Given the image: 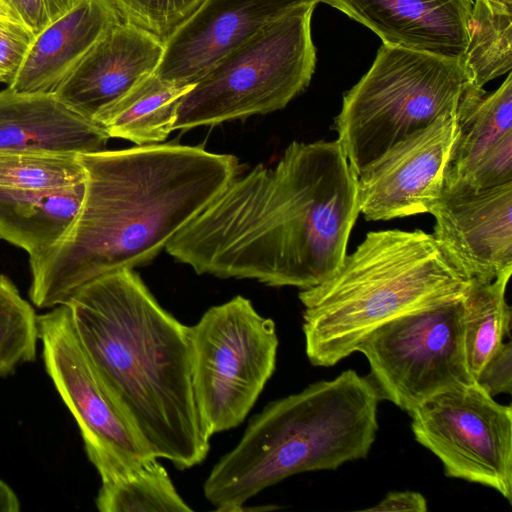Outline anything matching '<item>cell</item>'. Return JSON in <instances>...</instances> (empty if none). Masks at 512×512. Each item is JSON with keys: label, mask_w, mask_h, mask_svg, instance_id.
<instances>
[{"label": "cell", "mask_w": 512, "mask_h": 512, "mask_svg": "<svg viewBox=\"0 0 512 512\" xmlns=\"http://www.w3.org/2000/svg\"><path fill=\"white\" fill-rule=\"evenodd\" d=\"M486 2L512 10V0H485Z\"/></svg>", "instance_id": "cell-35"}, {"label": "cell", "mask_w": 512, "mask_h": 512, "mask_svg": "<svg viewBox=\"0 0 512 512\" xmlns=\"http://www.w3.org/2000/svg\"><path fill=\"white\" fill-rule=\"evenodd\" d=\"M85 181L79 155L0 149V188L53 189Z\"/></svg>", "instance_id": "cell-25"}, {"label": "cell", "mask_w": 512, "mask_h": 512, "mask_svg": "<svg viewBox=\"0 0 512 512\" xmlns=\"http://www.w3.org/2000/svg\"><path fill=\"white\" fill-rule=\"evenodd\" d=\"M467 83L460 58L382 44L334 121L355 173L437 119L456 115Z\"/></svg>", "instance_id": "cell-6"}, {"label": "cell", "mask_w": 512, "mask_h": 512, "mask_svg": "<svg viewBox=\"0 0 512 512\" xmlns=\"http://www.w3.org/2000/svg\"><path fill=\"white\" fill-rule=\"evenodd\" d=\"M316 6L272 22L216 63L183 97L174 130L267 114L303 92L316 66Z\"/></svg>", "instance_id": "cell-7"}, {"label": "cell", "mask_w": 512, "mask_h": 512, "mask_svg": "<svg viewBox=\"0 0 512 512\" xmlns=\"http://www.w3.org/2000/svg\"><path fill=\"white\" fill-rule=\"evenodd\" d=\"M377 34L383 44L460 58L473 0H320Z\"/></svg>", "instance_id": "cell-16"}, {"label": "cell", "mask_w": 512, "mask_h": 512, "mask_svg": "<svg viewBox=\"0 0 512 512\" xmlns=\"http://www.w3.org/2000/svg\"><path fill=\"white\" fill-rule=\"evenodd\" d=\"M86 181L53 189L0 188V239L23 249L29 259L54 247L81 208Z\"/></svg>", "instance_id": "cell-19"}, {"label": "cell", "mask_w": 512, "mask_h": 512, "mask_svg": "<svg viewBox=\"0 0 512 512\" xmlns=\"http://www.w3.org/2000/svg\"><path fill=\"white\" fill-rule=\"evenodd\" d=\"M457 133V114L437 119L388 149L357 174L366 220L428 213L441 196Z\"/></svg>", "instance_id": "cell-12"}, {"label": "cell", "mask_w": 512, "mask_h": 512, "mask_svg": "<svg viewBox=\"0 0 512 512\" xmlns=\"http://www.w3.org/2000/svg\"><path fill=\"white\" fill-rule=\"evenodd\" d=\"M121 18L112 0H73L37 34L7 86L19 93H54Z\"/></svg>", "instance_id": "cell-18"}, {"label": "cell", "mask_w": 512, "mask_h": 512, "mask_svg": "<svg viewBox=\"0 0 512 512\" xmlns=\"http://www.w3.org/2000/svg\"><path fill=\"white\" fill-rule=\"evenodd\" d=\"M20 501L7 483L0 480V512H18Z\"/></svg>", "instance_id": "cell-33"}, {"label": "cell", "mask_w": 512, "mask_h": 512, "mask_svg": "<svg viewBox=\"0 0 512 512\" xmlns=\"http://www.w3.org/2000/svg\"><path fill=\"white\" fill-rule=\"evenodd\" d=\"M188 330L196 404L212 437L244 421L273 375L276 326L237 295L210 307Z\"/></svg>", "instance_id": "cell-8"}, {"label": "cell", "mask_w": 512, "mask_h": 512, "mask_svg": "<svg viewBox=\"0 0 512 512\" xmlns=\"http://www.w3.org/2000/svg\"><path fill=\"white\" fill-rule=\"evenodd\" d=\"M75 332L150 454L186 470L211 436L196 404L188 326L131 268L97 277L65 303Z\"/></svg>", "instance_id": "cell-3"}, {"label": "cell", "mask_w": 512, "mask_h": 512, "mask_svg": "<svg viewBox=\"0 0 512 512\" xmlns=\"http://www.w3.org/2000/svg\"><path fill=\"white\" fill-rule=\"evenodd\" d=\"M471 284L432 234L371 231L328 279L299 293L306 355L333 366L380 325L462 298Z\"/></svg>", "instance_id": "cell-5"}, {"label": "cell", "mask_w": 512, "mask_h": 512, "mask_svg": "<svg viewBox=\"0 0 512 512\" xmlns=\"http://www.w3.org/2000/svg\"><path fill=\"white\" fill-rule=\"evenodd\" d=\"M415 440L451 478L481 484L512 502V408L476 382L437 393L411 412Z\"/></svg>", "instance_id": "cell-11"}, {"label": "cell", "mask_w": 512, "mask_h": 512, "mask_svg": "<svg viewBox=\"0 0 512 512\" xmlns=\"http://www.w3.org/2000/svg\"><path fill=\"white\" fill-rule=\"evenodd\" d=\"M512 182V132L505 135L476 164L460 185L475 190L493 188Z\"/></svg>", "instance_id": "cell-28"}, {"label": "cell", "mask_w": 512, "mask_h": 512, "mask_svg": "<svg viewBox=\"0 0 512 512\" xmlns=\"http://www.w3.org/2000/svg\"><path fill=\"white\" fill-rule=\"evenodd\" d=\"M85 195L66 235L29 259V298L65 304L91 280L154 259L237 176L238 159L197 146L150 144L79 155Z\"/></svg>", "instance_id": "cell-2"}, {"label": "cell", "mask_w": 512, "mask_h": 512, "mask_svg": "<svg viewBox=\"0 0 512 512\" xmlns=\"http://www.w3.org/2000/svg\"><path fill=\"white\" fill-rule=\"evenodd\" d=\"M0 22L9 25H23L18 17L0 1ZM24 26V25H23ZM28 29V28H27Z\"/></svg>", "instance_id": "cell-34"}, {"label": "cell", "mask_w": 512, "mask_h": 512, "mask_svg": "<svg viewBox=\"0 0 512 512\" xmlns=\"http://www.w3.org/2000/svg\"><path fill=\"white\" fill-rule=\"evenodd\" d=\"M34 36L63 14L73 0H0Z\"/></svg>", "instance_id": "cell-30"}, {"label": "cell", "mask_w": 512, "mask_h": 512, "mask_svg": "<svg viewBox=\"0 0 512 512\" xmlns=\"http://www.w3.org/2000/svg\"><path fill=\"white\" fill-rule=\"evenodd\" d=\"M320 0H204L165 40L154 71L195 84L216 63L272 22Z\"/></svg>", "instance_id": "cell-13"}, {"label": "cell", "mask_w": 512, "mask_h": 512, "mask_svg": "<svg viewBox=\"0 0 512 512\" xmlns=\"http://www.w3.org/2000/svg\"><path fill=\"white\" fill-rule=\"evenodd\" d=\"M193 85L173 83L153 72L100 111L94 121L110 138L136 145L156 144L174 131L178 107Z\"/></svg>", "instance_id": "cell-21"}, {"label": "cell", "mask_w": 512, "mask_h": 512, "mask_svg": "<svg viewBox=\"0 0 512 512\" xmlns=\"http://www.w3.org/2000/svg\"><path fill=\"white\" fill-rule=\"evenodd\" d=\"M164 41L120 21L87 53L54 94L68 107L93 119L160 63Z\"/></svg>", "instance_id": "cell-15"}, {"label": "cell", "mask_w": 512, "mask_h": 512, "mask_svg": "<svg viewBox=\"0 0 512 512\" xmlns=\"http://www.w3.org/2000/svg\"><path fill=\"white\" fill-rule=\"evenodd\" d=\"M37 324L45 370L74 417L100 478L153 457L83 348L68 307L37 315Z\"/></svg>", "instance_id": "cell-10"}, {"label": "cell", "mask_w": 512, "mask_h": 512, "mask_svg": "<svg viewBox=\"0 0 512 512\" xmlns=\"http://www.w3.org/2000/svg\"><path fill=\"white\" fill-rule=\"evenodd\" d=\"M122 21L146 30L163 41L204 0H112Z\"/></svg>", "instance_id": "cell-27"}, {"label": "cell", "mask_w": 512, "mask_h": 512, "mask_svg": "<svg viewBox=\"0 0 512 512\" xmlns=\"http://www.w3.org/2000/svg\"><path fill=\"white\" fill-rule=\"evenodd\" d=\"M110 137L93 119L54 93L0 91V149L81 155L105 149Z\"/></svg>", "instance_id": "cell-17"}, {"label": "cell", "mask_w": 512, "mask_h": 512, "mask_svg": "<svg viewBox=\"0 0 512 512\" xmlns=\"http://www.w3.org/2000/svg\"><path fill=\"white\" fill-rule=\"evenodd\" d=\"M359 213L339 141H293L274 167L236 176L165 250L198 274L305 290L339 268Z\"/></svg>", "instance_id": "cell-1"}, {"label": "cell", "mask_w": 512, "mask_h": 512, "mask_svg": "<svg viewBox=\"0 0 512 512\" xmlns=\"http://www.w3.org/2000/svg\"><path fill=\"white\" fill-rule=\"evenodd\" d=\"M95 504L100 512L193 511L155 457L101 479Z\"/></svg>", "instance_id": "cell-23"}, {"label": "cell", "mask_w": 512, "mask_h": 512, "mask_svg": "<svg viewBox=\"0 0 512 512\" xmlns=\"http://www.w3.org/2000/svg\"><path fill=\"white\" fill-rule=\"evenodd\" d=\"M463 297L398 316L358 346L381 399L411 412L431 396L476 381L466 359Z\"/></svg>", "instance_id": "cell-9"}, {"label": "cell", "mask_w": 512, "mask_h": 512, "mask_svg": "<svg viewBox=\"0 0 512 512\" xmlns=\"http://www.w3.org/2000/svg\"><path fill=\"white\" fill-rule=\"evenodd\" d=\"M433 236L471 281L512 269V182L475 190L443 187L429 209Z\"/></svg>", "instance_id": "cell-14"}, {"label": "cell", "mask_w": 512, "mask_h": 512, "mask_svg": "<svg viewBox=\"0 0 512 512\" xmlns=\"http://www.w3.org/2000/svg\"><path fill=\"white\" fill-rule=\"evenodd\" d=\"M369 512H426L427 501L425 497L415 491H394L388 493L377 505L366 508Z\"/></svg>", "instance_id": "cell-32"}, {"label": "cell", "mask_w": 512, "mask_h": 512, "mask_svg": "<svg viewBox=\"0 0 512 512\" xmlns=\"http://www.w3.org/2000/svg\"><path fill=\"white\" fill-rule=\"evenodd\" d=\"M380 400L370 377L348 369L269 402L213 466L205 498L217 511H242L249 499L290 476L365 458L376 439Z\"/></svg>", "instance_id": "cell-4"}, {"label": "cell", "mask_w": 512, "mask_h": 512, "mask_svg": "<svg viewBox=\"0 0 512 512\" xmlns=\"http://www.w3.org/2000/svg\"><path fill=\"white\" fill-rule=\"evenodd\" d=\"M34 37L23 25L0 22V84L13 81Z\"/></svg>", "instance_id": "cell-29"}, {"label": "cell", "mask_w": 512, "mask_h": 512, "mask_svg": "<svg viewBox=\"0 0 512 512\" xmlns=\"http://www.w3.org/2000/svg\"><path fill=\"white\" fill-rule=\"evenodd\" d=\"M476 383L492 397L512 391V344L502 342L484 363Z\"/></svg>", "instance_id": "cell-31"}, {"label": "cell", "mask_w": 512, "mask_h": 512, "mask_svg": "<svg viewBox=\"0 0 512 512\" xmlns=\"http://www.w3.org/2000/svg\"><path fill=\"white\" fill-rule=\"evenodd\" d=\"M37 314L13 281L0 274V378L36 359Z\"/></svg>", "instance_id": "cell-26"}, {"label": "cell", "mask_w": 512, "mask_h": 512, "mask_svg": "<svg viewBox=\"0 0 512 512\" xmlns=\"http://www.w3.org/2000/svg\"><path fill=\"white\" fill-rule=\"evenodd\" d=\"M512 132V74L493 92L467 83L457 112V133L444 187L465 182L480 159Z\"/></svg>", "instance_id": "cell-20"}, {"label": "cell", "mask_w": 512, "mask_h": 512, "mask_svg": "<svg viewBox=\"0 0 512 512\" xmlns=\"http://www.w3.org/2000/svg\"><path fill=\"white\" fill-rule=\"evenodd\" d=\"M512 269L489 282L472 281L463 297V333L467 364L474 380L496 348L509 336L511 307L505 297Z\"/></svg>", "instance_id": "cell-22"}, {"label": "cell", "mask_w": 512, "mask_h": 512, "mask_svg": "<svg viewBox=\"0 0 512 512\" xmlns=\"http://www.w3.org/2000/svg\"><path fill=\"white\" fill-rule=\"evenodd\" d=\"M468 82L483 87L512 69V10L475 0L460 57Z\"/></svg>", "instance_id": "cell-24"}]
</instances>
